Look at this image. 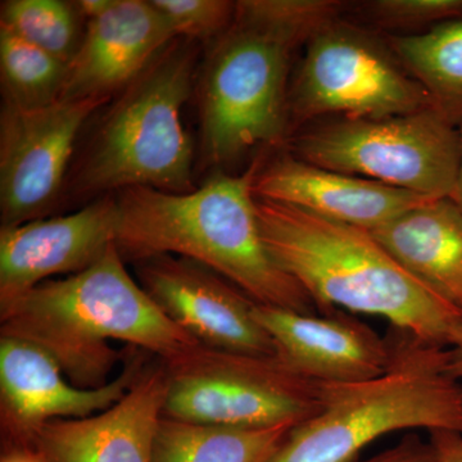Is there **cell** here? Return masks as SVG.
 <instances>
[{"instance_id":"cell-13","label":"cell","mask_w":462,"mask_h":462,"mask_svg":"<svg viewBox=\"0 0 462 462\" xmlns=\"http://www.w3.org/2000/svg\"><path fill=\"white\" fill-rule=\"evenodd\" d=\"M117 203L105 197L74 214L0 229V309L54 275L89 269L117 233Z\"/></svg>"},{"instance_id":"cell-29","label":"cell","mask_w":462,"mask_h":462,"mask_svg":"<svg viewBox=\"0 0 462 462\" xmlns=\"http://www.w3.org/2000/svg\"><path fill=\"white\" fill-rule=\"evenodd\" d=\"M458 132H460V139H461V163L460 170H458L457 179H456V184L454 190H452L451 196L449 199L454 200L456 205H457L458 208L462 211V125L458 127Z\"/></svg>"},{"instance_id":"cell-24","label":"cell","mask_w":462,"mask_h":462,"mask_svg":"<svg viewBox=\"0 0 462 462\" xmlns=\"http://www.w3.org/2000/svg\"><path fill=\"white\" fill-rule=\"evenodd\" d=\"M363 9L374 25L400 32L430 30L462 18V0H374Z\"/></svg>"},{"instance_id":"cell-15","label":"cell","mask_w":462,"mask_h":462,"mask_svg":"<svg viewBox=\"0 0 462 462\" xmlns=\"http://www.w3.org/2000/svg\"><path fill=\"white\" fill-rule=\"evenodd\" d=\"M167 388L169 373L161 361L105 411L47 422L33 446L50 462H153Z\"/></svg>"},{"instance_id":"cell-7","label":"cell","mask_w":462,"mask_h":462,"mask_svg":"<svg viewBox=\"0 0 462 462\" xmlns=\"http://www.w3.org/2000/svg\"><path fill=\"white\" fill-rule=\"evenodd\" d=\"M293 156L311 165L446 199L461 163L458 127L436 108L383 120L319 125L291 141Z\"/></svg>"},{"instance_id":"cell-25","label":"cell","mask_w":462,"mask_h":462,"mask_svg":"<svg viewBox=\"0 0 462 462\" xmlns=\"http://www.w3.org/2000/svg\"><path fill=\"white\" fill-rule=\"evenodd\" d=\"M363 462H436V454L430 442L410 434L392 448Z\"/></svg>"},{"instance_id":"cell-10","label":"cell","mask_w":462,"mask_h":462,"mask_svg":"<svg viewBox=\"0 0 462 462\" xmlns=\"http://www.w3.org/2000/svg\"><path fill=\"white\" fill-rule=\"evenodd\" d=\"M106 99H60L42 107L3 103L0 221L14 227L42 218L66 181L79 133Z\"/></svg>"},{"instance_id":"cell-22","label":"cell","mask_w":462,"mask_h":462,"mask_svg":"<svg viewBox=\"0 0 462 462\" xmlns=\"http://www.w3.org/2000/svg\"><path fill=\"white\" fill-rule=\"evenodd\" d=\"M76 3L60 0H7L0 8V26L48 54L69 63L80 45Z\"/></svg>"},{"instance_id":"cell-16","label":"cell","mask_w":462,"mask_h":462,"mask_svg":"<svg viewBox=\"0 0 462 462\" xmlns=\"http://www.w3.org/2000/svg\"><path fill=\"white\" fill-rule=\"evenodd\" d=\"M176 36L152 2L112 0L88 20L60 99H106L127 87Z\"/></svg>"},{"instance_id":"cell-14","label":"cell","mask_w":462,"mask_h":462,"mask_svg":"<svg viewBox=\"0 0 462 462\" xmlns=\"http://www.w3.org/2000/svg\"><path fill=\"white\" fill-rule=\"evenodd\" d=\"M254 315L275 343L276 357L319 384L364 382L391 366L392 340L354 316L303 314L258 303Z\"/></svg>"},{"instance_id":"cell-3","label":"cell","mask_w":462,"mask_h":462,"mask_svg":"<svg viewBox=\"0 0 462 462\" xmlns=\"http://www.w3.org/2000/svg\"><path fill=\"white\" fill-rule=\"evenodd\" d=\"M256 211L276 263L322 314L342 307L379 316L401 333L448 346L462 316L412 278L370 231L257 197Z\"/></svg>"},{"instance_id":"cell-23","label":"cell","mask_w":462,"mask_h":462,"mask_svg":"<svg viewBox=\"0 0 462 462\" xmlns=\"http://www.w3.org/2000/svg\"><path fill=\"white\" fill-rule=\"evenodd\" d=\"M167 18L178 38L211 41L233 25L236 3L229 0H151Z\"/></svg>"},{"instance_id":"cell-21","label":"cell","mask_w":462,"mask_h":462,"mask_svg":"<svg viewBox=\"0 0 462 462\" xmlns=\"http://www.w3.org/2000/svg\"><path fill=\"white\" fill-rule=\"evenodd\" d=\"M67 72L69 63L0 26L3 103L33 108L57 102L62 96Z\"/></svg>"},{"instance_id":"cell-2","label":"cell","mask_w":462,"mask_h":462,"mask_svg":"<svg viewBox=\"0 0 462 462\" xmlns=\"http://www.w3.org/2000/svg\"><path fill=\"white\" fill-rule=\"evenodd\" d=\"M116 245L89 269L42 282L0 309V336L20 338L50 354L79 388L108 384L126 343L171 364L199 348L130 275Z\"/></svg>"},{"instance_id":"cell-20","label":"cell","mask_w":462,"mask_h":462,"mask_svg":"<svg viewBox=\"0 0 462 462\" xmlns=\"http://www.w3.org/2000/svg\"><path fill=\"white\" fill-rule=\"evenodd\" d=\"M387 44L430 94L434 108L462 125V18L418 35L391 36Z\"/></svg>"},{"instance_id":"cell-19","label":"cell","mask_w":462,"mask_h":462,"mask_svg":"<svg viewBox=\"0 0 462 462\" xmlns=\"http://www.w3.org/2000/svg\"><path fill=\"white\" fill-rule=\"evenodd\" d=\"M293 428H236L162 418L153 462H267Z\"/></svg>"},{"instance_id":"cell-26","label":"cell","mask_w":462,"mask_h":462,"mask_svg":"<svg viewBox=\"0 0 462 462\" xmlns=\"http://www.w3.org/2000/svg\"><path fill=\"white\" fill-rule=\"evenodd\" d=\"M430 442L436 454V462H462V434L431 431Z\"/></svg>"},{"instance_id":"cell-11","label":"cell","mask_w":462,"mask_h":462,"mask_svg":"<svg viewBox=\"0 0 462 462\" xmlns=\"http://www.w3.org/2000/svg\"><path fill=\"white\" fill-rule=\"evenodd\" d=\"M148 352L130 346L124 369L108 384L84 389L72 384L41 346L0 337V425L3 447L33 446L47 422L83 419L117 403L147 369Z\"/></svg>"},{"instance_id":"cell-27","label":"cell","mask_w":462,"mask_h":462,"mask_svg":"<svg viewBox=\"0 0 462 462\" xmlns=\"http://www.w3.org/2000/svg\"><path fill=\"white\" fill-rule=\"evenodd\" d=\"M449 372L462 379V320L456 322L449 331Z\"/></svg>"},{"instance_id":"cell-5","label":"cell","mask_w":462,"mask_h":462,"mask_svg":"<svg viewBox=\"0 0 462 462\" xmlns=\"http://www.w3.org/2000/svg\"><path fill=\"white\" fill-rule=\"evenodd\" d=\"M197 53V42L176 38L121 90L72 179L74 196L90 199L130 188L176 194L196 189L193 145L181 112L193 87Z\"/></svg>"},{"instance_id":"cell-28","label":"cell","mask_w":462,"mask_h":462,"mask_svg":"<svg viewBox=\"0 0 462 462\" xmlns=\"http://www.w3.org/2000/svg\"><path fill=\"white\" fill-rule=\"evenodd\" d=\"M0 462H50L35 446H5Z\"/></svg>"},{"instance_id":"cell-12","label":"cell","mask_w":462,"mask_h":462,"mask_svg":"<svg viewBox=\"0 0 462 462\" xmlns=\"http://www.w3.org/2000/svg\"><path fill=\"white\" fill-rule=\"evenodd\" d=\"M139 284L163 312L207 348L276 356L254 315L256 302L205 264L161 254L135 263Z\"/></svg>"},{"instance_id":"cell-4","label":"cell","mask_w":462,"mask_h":462,"mask_svg":"<svg viewBox=\"0 0 462 462\" xmlns=\"http://www.w3.org/2000/svg\"><path fill=\"white\" fill-rule=\"evenodd\" d=\"M391 338V366L383 375L321 384L319 412L289 431L267 462H355L394 431L462 434V383L449 372L448 346L401 333Z\"/></svg>"},{"instance_id":"cell-9","label":"cell","mask_w":462,"mask_h":462,"mask_svg":"<svg viewBox=\"0 0 462 462\" xmlns=\"http://www.w3.org/2000/svg\"><path fill=\"white\" fill-rule=\"evenodd\" d=\"M434 108L387 42L340 20L307 42L288 93L289 127L328 115L383 120Z\"/></svg>"},{"instance_id":"cell-1","label":"cell","mask_w":462,"mask_h":462,"mask_svg":"<svg viewBox=\"0 0 462 462\" xmlns=\"http://www.w3.org/2000/svg\"><path fill=\"white\" fill-rule=\"evenodd\" d=\"M260 161L238 176L216 173L189 193L130 188L116 194V247L126 263L172 254L223 276L258 305L312 314L314 300L264 243L254 181Z\"/></svg>"},{"instance_id":"cell-8","label":"cell","mask_w":462,"mask_h":462,"mask_svg":"<svg viewBox=\"0 0 462 462\" xmlns=\"http://www.w3.org/2000/svg\"><path fill=\"white\" fill-rule=\"evenodd\" d=\"M165 365L169 388L163 418L172 420L236 428L296 427L320 410L321 384L293 372L276 356L200 346Z\"/></svg>"},{"instance_id":"cell-17","label":"cell","mask_w":462,"mask_h":462,"mask_svg":"<svg viewBox=\"0 0 462 462\" xmlns=\"http://www.w3.org/2000/svg\"><path fill=\"white\" fill-rule=\"evenodd\" d=\"M254 197L372 231L431 199L360 176L331 171L287 153L258 167Z\"/></svg>"},{"instance_id":"cell-18","label":"cell","mask_w":462,"mask_h":462,"mask_svg":"<svg viewBox=\"0 0 462 462\" xmlns=\"http://www.w3.org/2000/svg\"><path fill=\"white\" fill-rule=\"evenodd\" d=\"M412 278L462 316V211L427 200L370 231Z\"/></svg>"},{"instance_id":"cell-6","label":"cell","mask_w":462,"mask_h":462,"mask_svg":"<svg viewBox=\"0 0 462 462\" xmlns=\"http://www.w3.org/2000/svg\"><path fill=\"white\" fill-rule=\"evenodd\" d=\"M296 32L240 9L206 63L200 125L206 160L225 165L289 132L287 80Z\"/></svg>"}]
</instances>
